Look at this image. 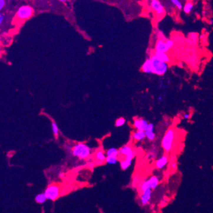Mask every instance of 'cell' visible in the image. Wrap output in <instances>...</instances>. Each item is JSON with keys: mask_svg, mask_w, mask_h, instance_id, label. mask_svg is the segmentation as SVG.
I'll list each match as a JSON object with an SVG mask.
<instances>
[{"mask_svg": "<svg viewBox=\"0 0 213 213\" xmlns=\"http://www.w3.org/2000/svg\"><path fill=\"white\" fill-rule=\"evenodd\" d=\"M154 55H155L156 56H157L158 58H159V59H160L162 61H165V63H168L170 61V57L167 55V54H166V53L154 51Z\"/></svg>", "mask_w": 213, "mask_h": 213, "instance_id": "cell-16", "label": "cell"}, {"mask_svg": "<svg viewBox=\"0 0 213 213\" xmlns=\"http://www.w3.org/2000/svg\"><path fill=\"white\" fill-rule=\"evenodd\" d=\"M133 138L134 140L137 141H142L143 139L146 138V132L144 131L137 130L133 133Z\"/></svg>", "mask_w": 213, "mask_h": 213, "instance_id": "cell-15", "label": "cell"}, {"mask_svg": "<svg viewBox=\"0 0 213 213\" xmlns=\"http://www.w3.org/2000/svg\"><path fill=\"white\" fill-rule=\"evenodd\" d=\"M4 17H5V16H4V15H3V14H0V24H1V23L2 22Z\"/></svg>", "mask_w": 213, "mask_h": 213, "instance_id": "cell-30", "label": "cell"}, {"mask_svg": "<svg viewBox=\"0 0 213 213\" xmlns=\"http://www.w3.org/2000/svg\"><path fill=\"white\" fill-rule=\"evenodd\" d=\"M47 200V198H46V196L44 194V193H40V194L37 195L35 197V201L38 204H43Z\"/></svg>", "mask_w": 213, "mask_h": 213, "instance_id": "cell-19", "label": "cell"}, {"mask_svg": "<svg viewBox=\"0 0 213 213\" xmlns=\"http://www.w3.org/2000/svg\"><path fill=\"white\" fill-rule=\"evenodd\" d=\"M189 114L188 113H185L184 115H183V118L185 119H188L189 118Z\"/></svg>", "mask_w": 213, "mask_h": 213, "instance_id": "cell-29", "label": "cell"}, {"mask_svg": "<svg viewBox=\"0 0 213 213\" xmlns=\"http://www.w3.org/2000/svg\"><path fill=\"white\" fill-rule=\"evenodd\" d=\"M106 158V154L104 153L102 151H98L96 153V158L100 161H105Z\"/></svg>", "mask_w": 213, "mask_h": 213, "instance_id": "cell-20", "label": "cell"}, {"mask_svg": "<svg viewBox=\"0 0 213 213\" xmlns=\"http://www.w3.org/2000/svg\"><path fill=\"white\" fill-rule=\"evenodd\" d=\"M158 100H159L160 101H161V100H162V96H160L159 97H158Z\"/></svg>", "mask_w": 213, "mask_h": 213, "instance_id": "cell-33", "label": "cell"}, {"mask_svg": "<svg viewBox=\"0 0 213 213\" xmlns=\"http://www.w3.org/2000/svg\"><path fill=\"white\" fill-rule=\"evenodd\" d=\"M5 1H4V0H0V10H1L3 6H5Z\"/></svg>", "mask_w": 213, "mask_h": 213, "instance_id": "cell-28", "label": "cell"}, {"mask_svg": "<svg viewBox=\"0 0 213 213\" xmlns=\"http://www.w3.org/2000/svg\"><path fill=\"white\" fill-rule=\"evenodd\" d=\"M33 14L32 8L29 6H22L17 11V17L21 19H26L32 16Z\"/></svg>", "mask_w": 213, "mask_h": 213, "instance_id": "cell-6", "label": "cell"}, {"mask_svg": "<svg viewBox=\"0 0 213 213\" xmlns=\"http://www.w3.org/2000/svg\"><path fill=\"white\" fill-rule=\"evenodd\" d=\"M146 132V137L148 138L149 141H153L155 138L156 136L154 134V131H145Z\"/></svg>", "mask_w": 213, "mask_h": 213, "instance_id": "cell-24", "label": "cell"}, {"mask_svg": "<svg viewBox=\"0 0 213 213\" xmlns=\"http://www.w3.org/2000/svg\"><path fill=\"white\" fill-rule=\"evenodd\" d=\"M168 161H169V156L166 155L162 156L160 158H158V159L155 162L156 167L158 169H162L163 168L165 167L166 164H167Z\"/></svg>", "mask_w": 213, "mask_h": 213, "instance_id": "cell-12", "label": "cell"}, {"mask_svg": "<svg viewBox=\"0 0 213 213\" xmlns=\"http://www.w3.org/2000/svg\"><path fill=\"white\" fill-rule=\"evenodd\" d=\"M158 184H159V179H158V177L156 176H152L149 179H147L143 182L141 184V189L142 191L146 190L147 189H154L158 186Z\"/></svg>", "mask_w": 213, "mask_h": 213, "instance_id": "cell-5", "label": "cell"}, {"mask_svg": "<svg viewBox=\"0 0 213 213\" xmlns=\"http://www.w3.org/2000/svg\"><path fill=\"white\" fill-rule=\"evenodd\" d=\"M193 8H194L193 3L191 1H187L185 3V5L183 6L184 12L187 14H189V13H191V11L193 9Z\"/></svg>", "mask_w": 213, "mask_h": 213, "instance_id": "cell-18", "label": "cell"}, {"mask_svg": "<svg viewBox=\"0 0 213 213\" xmlns=\"http://www.w3.org/2000/svg\"><path fill=\"white\" fill-rule=\"evenodd\" d=\"M165 42H166V45H167L168 47H169V49H171V48L173 47V46H174V41H173V40H170V39H166V40H165Z\"/></svg>", "mask_w": 213, "mask_h": 213, "instance_id": "cell-27", "label": "cell"}, {"mask_svg": "<svg viewBox=\"0 0 213 213\" xmlns=\"http://www.w3.org/2000/svg\"><path fill=\"white\" fill-rule=\"evenodd\" d=\"M148 125V121L142 118H137L134 119L133 126L137 130L145 131Z\"/></svg>", "mask_w": 213, "mask_h": 213, "instance_id": "cell-11", "label": "cell"}, {"mask_svg": "<svg viewBox=\"0 0 213 213\" xmlns=\"http://www.w3.org/2000/svg\"><path fill=\"white\" fill-rule=\"evenodd\" d=\"M119 155L123 156V158L133 160L135 155V153L133 149L130 146L125 145L119 149Z\"/></svg>", "mask_w": 213, "mask_h": 213, "instance_id": "cell-7", "label": "cell"}, {"mask_svg": "<svg viewBox=\"0 0 213 213\" xmlns=\"http://www.w3.org/2000/svg\"><path fill=\"white\" fill-rule=\"evenodd\" d=\"M171 2L174 4V6H176L177 9L179 10H181L183 9V6L182 3L179 0H172Z\"/></svg>", "mask_w": 213, "mask_h": 213, "instance_id": "cell-23", "label": "cell"}, {"mask_svg": "<svg viewBox=\"0 0 213 213\" xmlns=\"http://www.w3.org/2000/svg\"><path fill=\"white\" fill-rule=\"evenodd\" d=\"M150 6L157 15H161L165 14L164 6L158 0H152L151 1Z\"/></svg>", "mask_w": 213, "mask_h": 213, "instance_id": "cell-8", "label": "cell"}, {"mask_svg": "<svg viewBox=\"0 0 213 213\" xmlns=\"http://www.w3.org/2000/svg\"><path fill=\"white\" fill-rule=\"evenodd\" d=\"M151 195H152L151 189H147L146 190L142 191L140 198V202L142 206H145V205L148 204V203L151 200Z\"/></svg>", "mask_w": 213, "mask_h": 213, "instance_id": "cell-10", "label": "cell"}, {"mask_svg": "<svg viewBox=\"0 0 213 213\" xmlns=\"http://www.w3.org/2000/svg\"><path fill=\"white\" fill-rule=\"evenodd\" d=\"M165 40L164 41L163 39L158 40L156 42L155 47H154V51L164 53L167 52L170 49L168 47L167 45H166Z\"/></svg>", "mask_w": 213, "mask_h": 213, "instance_id": "cell-9", "label": "cell"}, {"mask_svg": "<svg viewBox=\"0 0 213 213\" xmlns=\"http://www.w3.org/2000/svg\"><path fill=\"white\" fill-rule=\"evenodd\" d=\"M107 157H116L118 158L119 156V150L115 148H110L106 151Z\"/></svg>", "mask_w": 213, "mask_h": 213, "instance_id": "cell-17", "label": "cell"}, {"mask_svg": "<svg viewBox=\"0 0 213 213\" xmlns=\"http://www.w3.org/2000/svg\"><path fill=\"white\" fill-rule=\"evenodd\" d=\"M133 160L128 159V158H122L120 160V165H121V168L123 170H126L128 169L132 164Z\"/></svg>", "mask_w": 213, "mask_h": 213, "instance_id": "cell-14", "label": "cell"}, {"mask_svg": "<svg viewBox=\"0 0 213 213\" xmlns=\"http://www.w3.org/2000/svg\"><path fill=\"white\" fill-rule=\"evenodd\" d=\"M145 131H154V125L152 123H148Z\"/></svg>", "mask_w": 213, "mask_h": 213, "instance_id": "cell-26", "label": "cell"}, {"mask_svg": "<svg viewBox=\"0 0 213 213\" xmlns=\"http://www.w3.org/2000/svg\"><path fill=\"white\" fill-rule=\"evenodd\" d=\"M175 131L173 129L170 128L166 131L161 141V146L165 151L169 152L171 151L175 140Z\"/></svg>", "mask_w": 213, "mask_h": 213, "instance_id": "cell-3", "label": "cell"}, {"mask_svg": "<svg viewBox=\"0 0 213 213\" xmlns=\"http://www.w3.org/2000/svg\"><path fill=\"white\" fill-rule=\"evenodd\" d=\"M105 161L109 165H115L118 161V158L116 157H107Z\"/></svg>", "mask_w": 213, "mask_h": 213, "instance_id": "cell-21", "label": "cell"}, {"mask_svg": "<svg viewBox=\"0 0 213 213\" xmlns=\"http://www.w3.org/2000/svg\"><path fill=\"white\" fill-rule=\"evenodd\" d=\"M150 60L151 61L153 67V73L158 75H163L167 72L169 68L168 63L161 60L155 55L150 57Z\"/></svg>", "mask_w": 213, "mask_h": 213, "instance_id": "cell-1", "label": "cell"}, {"mask_svg": "<svg viewBox=\"0 0 213 213\" xmlns=\"http://www.w3.org/2000/svg\"><path fill=\"white\" fill-rule=\"evenodd\" d=\"M176 166H177L176 163H173L172 165V167L174 168V169H175V168H176Z\"/></svg>", "mask_w": 213, "mask_h": 213, "instance_id": "cell-31", "label": "cell"}, {"mask_svg": "<svg viewBox=\"0 0 213 213\" xmlns=\"http://www.w3.org/2000/svg\"><path fill=\"white\" fill-rule=\"evenodd\" d=\"M52 131H53L54 136H55V137L56 138H57L58 135H59V129H58V127H57V125L56 122H54V121L52 122Z\"/></svg>", "mask_w": 213, "mask_h": 213, "instance_id": "cell-22", "label": "cell"}, {"mask_svg": "<svg viewBox=\"0 0 213 213\" xmlns=\"http://www.w3.org/2000/svg\"><path fill=\"white\" fill-rule=\"evenodd\" d=\"M142 71L146 73H153V67L149 58L147 59L142 66Z\"/></svg>", "mask_w": 213, "mask_h": 213, "instance_id": "cell-13", "label": "cell"}, {"mask_svg": "<svg viewBox=\"0 0 213 213\" xmlns=\"http://www.w3.org/2000/svg\"><path fill=\"white\" fill-rule=\"evenodd\" d=\"M91 154V150L84 143L76 144L72 149V154L80 159H86Z\"/></svg>", "mask_w": 213, "mask_h": 213, "instance_id": "cell-2", "label": "cell"}, {"mask_svg": "<svg viewBox=\"0 0 213 213\" xmlns=\"http://www.w3.org/2000/svg\"><path fill=\"white\" fill-rule=\"evenodd\" d=\"M125 122H126V121H125V119H124L123 118H120L118 119L115 121V126L116 127L121 126L125 125Z\"/></svg>", "mask_w": 213, "mask_h": 213, "instance_id": "cell-25", "label": "cell"}, {"mask_svg": "<svg viewBox=\"0 0 213 213\" xmlns=\"http://www.w3.org/2000/svg\"><path fill=\"white\" fill-rule=\"evenodd\" d=\"M209 24H213V20H212V19H211V20L209 21Z\"/></svg>", "mask_w": 213, "mask_h": 213, "instance_id": "cell-32", "label": "cell"}, {"mask_svg": "<svg viewBox=\"0 0 213 213\" xmlns=\"http://www.w3.org/2000/svg\"><path fill=\"white\" fill-rule=\"evenodd\" d=\"M44 194L45 195L46 198H47V200H55L60 196V188L55 184L49 185L45 189Z\"/></svg>", "mask_w": 213, "mask_h": 213, "instance_id": "cell-4", "label": "cell"}]
</instances>
